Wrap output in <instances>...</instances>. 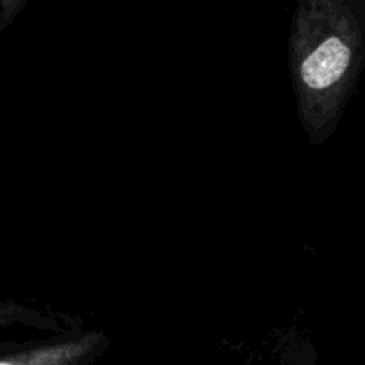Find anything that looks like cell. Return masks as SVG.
Returning a JSON list of instances; mask_svg holds the SVG:
<instances>
[{
    "label": "cell",
    "mask_w": 365,
    "mask_h": 365,
    "mask_svg": "<svg viewBox=\"0 0 365 365\" xmlns=\"http://www.w3.org/2000/svg\"><path fill=\"white\" fill-rule=\"evenodd\" d=\"M365 68V0H302L292 11L289 71L312 145L337 132Z\"/></svg>",
    "instance_id": "6da1fadb"
},
{
    "label": "cell",
    "mask_w": 365,
    "mask_h": 365,
    "mask_svg": "<svg viewBox=\"0 0 365 365\" xmlns=\"http://www.w3.org/2000/svg\"><path fill=\"white\" fill-rule=\"evenodd\" d=\"M103 331L78 330L50 341H31L16 351L0 355V365H93L109 349Z\"/></svg>",
    "instance_id": "7a4b0ae2"
},
{
    "label": "cell",
    "mask_w": 365,
    "mask_h": 365,
    "mask_svg": "<svg viewBox=\"0 0 365 365\" xmlns=\"http://www.w3.org/2000/svg\"><path fill=\"white\" fill-rule=\"evenodd\" d=\"M16 323L27 324V327L36 328V330L57 331L61 327V321L57 319L56 314L52 316V312H41V310L29 309V307L20 305V303L0 299V328L13 327ZM25 344H21V342H4V344H0V355L16 351V349L24 348Z\"/></svg>",
    "instance_id": "3957f363"
},
{
    "label": "cell",
    "mask_w": 365,
    "mask_h": 365,
    "mask_svg": "<svg viewBox=\"0 0 365 365\" xmlns=\"http://www.w3.org/2000/svg\"><path fill=\"white\" fill-rule=\"evenodd\" d=\"M282 365H321V362L309 337L292 331L282 349Z\"/></svg>",
    "instance_id": "277c9868"
}]
</instances>
